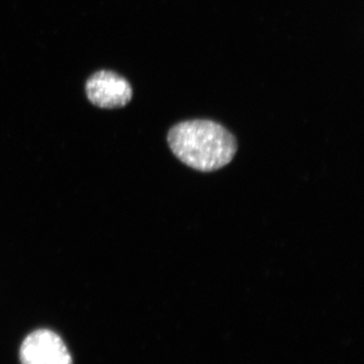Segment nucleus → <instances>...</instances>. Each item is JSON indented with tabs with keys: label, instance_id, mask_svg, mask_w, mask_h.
<instances>
[{
	"label": "nucleus",
	"instance_id": "1",
	"mask_svg": "<svg viewBox=\"0 0 364 364\" xmlns=\"http://www.w3.org/2000/svg\"><path fill=\"white\" fill-rule=\"evenodd\" d=\"M170 149L181 162L198 171L226 166L237 152L236 138L222 124L208 119L181 122L170 129Z\"/></svg>",
	"mask_w": 364,
	"mask_h": 364
},
{
	"label": "nucleus",
	"instance_id": "3",
	"mask_svg": "<svg viewBox=\"0 0 364 364\" xmlns=\"http://www.w3.org/2000/svg\"><path fill=\"white\" fill-rule=\"evenodd\" d=\"M20 358L21 364H73L63 340L48 329L36 330L26 337Z\"/></svg>",
	"mask_w": 364,
	"mask_h": 364
},
{
	"label": "nucleus",
	"instance_id": "2",
	"mask_svg": "<svg viewBox=\"0 0 364 364\" xmlns=\"http://www.w3.org/2000/svg\"><path fill=\"white\" fill-rule=\"evenodd\" d=\"M85 93L91 104L100 109H121L131 102L133 88L116 72L100 70L86 81Z\"/></svg>",
	"mask_w": 364,
	"mask_h": 364
}]
</instances>
